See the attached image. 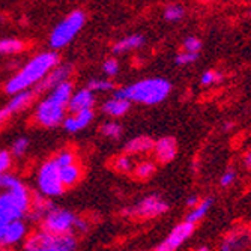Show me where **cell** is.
<instances>
[{
    "mask_svg": "<svg viewBox=\"0 0 251 251\" xmlns=\"http://www.w3.org/2000/svg\"><path fill=\"white\" fill-rule=\"evenodd\" d=\"M56 66H59V56L54 51L39 53L32 57L21 70L9 78L5 86L6 94L17 95L25 90L36 87Z\"/></svg>",
    "mask_w": 251,
    "mask_h": 251,
    "instance_id": "obj_1",
    "label": "cell"
},
{
    "mask_svg": "<svg viewBox=\"0 0 251 251\" xmlns=\"http://www.w3.org/2000/svg\"><path fill=\"white\" fill-rule=\"evenodd\" d=\"M170 90L172 84L166 78H146L119 89L115 97L126 100L129 102L153 105L163 102L169 97Z\"/></svg>",
    "mask_w": 251,
    "mask_h": 251,
    "instance_id": "obj_2",
    "label": "cell"
},
{
    "mask_svg": "<svg viewBox=\"0 0 251 251\" xmlns=\"http://www.w3.org/2000/svg\"><path fill=\"white\" fill-rule=\"evenodd\" d=\"M30 194L23 182L11 190L0 194V229L5 226L20 221L30 209Z\"/></svg>",
    "mask_w": 251,
    "mask_h": 251,
    "instance_id": "obj_3",
    "label": "cell"
},
{
    "mask_svg": "<svg viewBox=\"0 0 251 251\" xmlns=\"http://www.w3.org/2000/svg\"><path fill=\"white\" fill-rule=\"evenodd\" d=\"M77 247V241L73 233L66 235H54L39 230L32 233L26 242V251H74Z\"/></svg>",
    "mask_w": 251,
    "mask_h": 251,
    "instance_id": "obj_4",
    "label": "cell"
},
{
    "mask_svg": "<svg viewBox=\"0 0 251 251\" xmlns=\"http://www.w3.org/2000/svg\"><path fill=\"white\" fill-rule=\"evenodd\" d=\"M86 23V15L83 11H73L66 18H63L53 29L50 35V45L53 49H63L70 44Z\"/></svg>",
    "mask_w": 251,
    "mask_h": 251,
    "instance_id": "obj_5",
    "label": "cell"
},
{
    "mask_svg": "<svg viewBox=\"0 0 251 251\" xmlns=\"http://www.w3.org/2000/svg\"><path fill=\"white\" fill-rule=\"evenodd\" d=\"M75 223H77V217L71 211L54 206L41 220V227H42L41 230L54 235H66V233H73V230L75 229Z\"/></svg>",
    "mask_w": 251,
    "mask_h": 251,
    "instance_id": "obj_6",
    "label": "cell"
},
{
    "mask_svg": "<svg viewBox=\"0 0 251 251\" xmlns=\"http://www.w3.org/2000/svg\"><path fill=\"white\" fill-rule=\"evenodd\" d=\"M38 187L44 197H56L63 193L65 187L60 182L59 167L53 159H49L41 166L38 172Z\"/></svg>",
    "mask_w": 251,
    "mask_h": 251,
    "instance_id": "obj_7",
    "label": "cell"
},
{
    "mask_svg": "<svg viewBox=\"0 0 251 251\" xmlns=\"http://www.w3.org/2000/svg\"><path fill=\"white\" fill-rule=\"evenodd\" d=\"M169 211V204L156 194L146 196L132 208L124 209V215H132V217H140V218H153L158 215H163Z\"/></svg>",
    "mask_w": 251,
    "mask_h": 251,
    "instance_id": "obj_8",
    "label": "cell"
},
{
    "mask_svg": "<svg viewBox=\"0 0 251 251\" xmlns=\"http://www.w3.org/2000/svg\"><path fill=\"white\" fill-rule=\"evenodd\" d=\"M65 113L66 108L56 104L54 101H51L49 97L42 100L39 102V105L35 110V121L45 126V128H54L60 124H63L65 121Z\"/></svg>",
    "mask_w": 251,
    "mask_h": 251,
    "instance_id": "obj_9",
    "label": "cell"
},
{
    "mask_svg": "<svg viewBox=\"0 0 251 251\" xmlns=\"http://www.w3.org/2000/svg\"><path fill=\"white\" fill-rule=\"evenodd\" d=\"M194 232V224L182 223L177 224L175 229L170 232V235L156 247V251H175L180 244H184L187 238H190Z\"/></svg>",
    "mask_w": 251,
    "mask_h": 251,
    "instance_id": "obj_10",
    "label": "cell"
},
{
    "mask_svg": "<svg viewBox=\"0 0 251 251\" xmlns=\"http://www.w3.org/2000/svg\"><path fill=\"white\" fill-rule=\"evenodd\" d=\"M71 73H73V66L71 65H60V66H56L54 70L45 77L35 89H33V92L38 95V94H42V92H51V90L54 89V87H57L59 84H62V83H65V81H68V78H70V75H71Z\"/></svg>",
    "mask_w": 251,
    "mask_h": 251,
    "instance_id": "obj_11",
    "label": "cell"
},
{
    "mask_svg": "<svg viewBox=\"0 0 251 251\" xmlns=\"http://www.w3.org/2000/svg\"><path fill=\"white\" fill-rule=\"evenodd\" d=\"M35 92H33V89L30 90H25V92H20L17 95H12L11 101L6 104V107H3L2 110H0V124L5 122L11 115H14V113L23 110V108H26L35 98Z\"/></svg>",
    "mask_w": 251,
    "mask_h": 251,
    "instance_id": "obj_12",
    "label": "cell"
},
{
    "mask_svg": "<svg viewBox=\"0 0 251 251\" xmlns=\"http://www.w3.org/2000/svg\"><path fill=\"white\" fill-rule=\"evenodd\" d=\"M26 230H27L26 224L21 220L14 221V223L5 226L3 229H0V250L20 242L23 238L26 236Z\"/></svg>",
    "mask_w": 251,
    "mask_h": 251,
    "instance_id": "obj_13",
    "label": "cell"
},
{
    "mask_svg": "<svg viewBox=\"0 0 251 251\" xmlns=\"http://www.w3.org/2000/svg\"><path fill=\"white\" fill-rule=\"evenodd\" d=\"M95 104V97L94 92L86 89H80L78 92H75L68 104V110H70L73 115L78 111H84V110H92V105Z\"/></svg>",
    "mask_w": 251,
    "mask_h": 251,
    "instance_id": "obj_14",
    "label": "cell"
},
{
    "mask_svg": "<svg viewBox=\"0 0 251 251\" xmlns=\"http://www.w3.org/2000/svg\"><path fill=\"white\" fill-rule=\"evenodd\" d=\"M94 119V111L92 110H84V111H78L74 113L70 118H65L63 121V128L68 132H78L81 129H84L86 126H89V124Z\"/></svg>",
    "mask_w": 251,
    "mask_h": 251,
    "instance_id": "obj_15",
    "label": "cell"
},
{
    "mask_svg": "<svg viewBox=\"0 0 251 251\" xmlns=\"http://www.w3.org/2000/svg\"><path fill=\"white\" fill-rule=\"evenodd\" d=\"M153 151H155V155H156V158L159 159V161L169 163L175 158L176 151H177L176 140L173 139V137H163V139H159L155 143Z\"/></svg>",
    "mask_w": 251,
    "mask_h": 251,
    "instance_id": "obj_16",
    "label": "cell"
},
{
    "mask_svg": "<svg viewBox=\"0 0 251 251\" xmlns=\"http://www.w3.org/2000/svg\"><path fill=\"white\" fill-rule=\"evenodd\" d=\"M54 208V204L51 203V201H49L47 199H45L42 194H38L33 200H32V203H30V209H29V217H30V220H33V221H41L44 217H45V214L47 212H50L51 209Z\"/></svg>",
    "mask_w": 251,
    "mask_h": 251,
    "instance_id": "obj_17",
    "label": "cell"
},
{
    "mask_svg": "<svg viewBox=\"0 0 251 251\" xmlns=\"http://www.w3.org/2000/svg\"><path fill=\"white\" fill-rule=\"evenodd\" d=\"M73 95H74V92H73V84H71V81H65V83L59 84L57 87H54L51 90L49 98L51 101H54L56 104L68 108V104H70Z\"/></svg>",
    "mask_w": 251,
    "mask_h": 251,
    "instance_id": "obj_18",
    "label": "cell"
},
{
    "mask_svg": "<svg viewBox=\"0 0 251 251\" xmlns=\"http://www.w3.org/2000/svg\"><path fill=\"white\" fill-rule=\"evenodd\" d=\"M129 105H131L129 101L115 97V98H111V100H108V101L104 102L102 111L105 113V115H108V116L121 118V116H124L125 113L129 110Z\"/></svg>",
    "mask_w": 251,
    "mask_h": 251,
    "instance_id": "obj_19",
    "label": "cell"
},
{
    "mask_svg": "<svg viewBox=\"0 0 251 251\" xmlns=\"http://www.w3.org/2000/svg\"><path fill=\"white\" fill-rule=\"evenodd\" d=\"M143 44H145V38L142 35H131V36H126V38L121 39L119 42H116L115 47H113V53L122 54V53H126V51H131L135 49H140Z\"/></svg>",
    "mask_w": 251,
    "mask_h": 251,
    "instance_id": "obj_20",
    "label": "cell"
},
{
    "mask_svg": "<svg viewBox=\"0 0 251 251\" xmlns=\"http://www.w3.org/2000/svg\"><path fill=\"white\" fill-rule=\"evenodd\" d=\"M155 143L151 137L148 135H139L135 137V139L129 140L126 145H125V151L128 153H146L149 152L151 149H153Z\"/></svg>",
    "mask_w": 251,
    "mask_h": 251,
    "instance_id": "obj_21",
    "label": "cell"
},
{
    "mask_svg": "<svg viewBox=\"0 0 251 251\" xmlns=\"http://www.w3.org/2000/svg\"><path fill=\"white\" fill-rule=\"evenodd\" d=\"M59 176H60V182L63 187H73L75 182L80 179L81 176V170L78 167L77 163L71 164V166H66L59 169Z\"/></svg>",
    "mask_w": 251,
    "mask_h": 251,
    "instance_id": "obj_22",
    "label": "cell"
},
{
    "mask_svg": "<svg viewBox=\"0 0 251 251\" xmlns=\"http://www.w3.org/2000/svg\"><path fill=\"white\" fill-rule=\"evenodd\" d=\"M212 206V199L208 197V199H204L203 201H200L197 206L187 215V223L190 224H196L197 221H200L204 215L208 214V211L211 209Z\"/></svg>",
    "mask_w": 251,
    "mask_h": 251,
    "instance_id": "obj_23",
    "label": "cell"
},
{
    "mask_svg": "<svg viewBox=\"0 0 251 251\" xmlns=\"http://www.w3.org/2000/svg\"><path fill=\"white\" fill-rule=\"evenodd\" d=\"M25 44L18 39H0V54H14L23 50Z\"/></svg>",
    "mask_w": 251,
    "mask_h": 251,
    "instance_id": "obj_24",
    "label": "cell"
},
{
    "mask_svg": "<svg viewBox=\"0 0 251 251\" xmlns=\"http://www.w3.org/2000/svg\"><path fill=\"white\" fill-rule=\"evenodd\" d=\"M101 132L108 137V139H113V140H118L119 137L122 135V126L118 124V122H105L102 126H101Z\"/></svg>",
    "mask_w": 251,
    "mask_h": 251,
    "instance_id": "obj_25",
    "label": "cell"
},
{
    "mask_svg": "<svg viewBox=\"0 0 251 251\" xmlns=\"http://www.w3.org/2000/svg\"><path fill=\"white\" fill-rule=\"evenodd\" d=\"M244 244V236L239 233H230L221 245V251H233Z\"/></svg>",
    "mask_w": 251,
    "mask_h": 251,
    "instance_id": "obj_26",
    "label": "cell"
},
{
    "mask_svg": "<svg viewBox=\"0 0 251 251\" xmlns=\"http://www.w3.org/2000/svg\"><path fill=\"white\" fill-rule=\"evenodd\" d=\"M53 161L56 163V166H57L59 169H62V167H66V166L74 164V163H75V155H74V152H71V151H62V152H59V153L53 158Z\"/></svg>",
    "mask_w": 251,
    "mask_h": 251,
    "instance_id": "obj_27",
    "label": "cell"
},
{
    "mask_svg": "<svg viewBox=\"0 0 251 251\" xmlns=\"http://www.w3.org/2000/svg\"><path fill=\"white\" fill-rule=\"evenodd\" d=\"M113 87V83L108 81V80H92V81H89L87 84V89L90 90V92H108V90H111Z\"/></svg>",
    "mask_w": 251,
    "mask_h": 251,
    "instance_id": "obj_28",
    "label": "cell"
},
{
    "mask_svg": "<svg viewBox=\"0 0 251 251\" xmlns=\"http://www.w3.org/2000/svg\"><path fill=\"white\" fill-rule=\"evenodd\" d=\"M182 15H184V8L177 5H170L164 11V18L167 21H177L182 18Z\"/></svg>",
    "mask_w": 251,
    "mask_h": 251,
    "instance_id": "obj_29",
    "label": "cell"
},
{
    "mask_svg": "<svg viewBox=\"0 0 251 251\" xmlns=\"http://www.w3.org/2000/svg\"><path fill=\"white\" fill-rule=\"evenodd\" d=\"M27 148H29V140L26 137H20V139H17L12 145V155H15V156L25 155Z\"/></svg>",
    "mask_w": 251,
    "mask_h": 251,
    "instance_id": "obj_30",
    "label": "cell"
},
{
    "mask_svg": "<svg viewBox=\"0 0 251 251\" xmlns=\"http://www.w3.org/2000/svg\"><path fill=\"white\" fill-rule=\"evenodd\" d=\"M102 71L108 77H115L119 73V63H118V60L116 59H108V60H105L104 65H102Z\"/></svg>",
    "mask_w": 251,
    "mask_h": 251,
    "instance_id": "obj_31",
    "label": "cell"
},
{
    "mask_svg": "<svg viewBox=\"0 0 251 251\" xmlns=\"http://www.w3.org/2000/svg\"><path fill=\"white\" fill-rule=\"evenodd\" d=\"M153 172H155V166L152 163H149V161L139 164V166H137V169H135V175L139 176V177H142V179L149 177Z\"/></svg>",
    "mask_w": 251,
    "mask_h": 251,
    "instance_id": "obj_32",
    "label": "cell"
},
{
    "mask_svg": "<svg viewBox=\"0 0 251 251\" xmlns=\"http://www.w3.org/2000/svg\"><path fill=\"white\" fill-rule=\"evenodd\" d=\"M184 49H185L187 53H196V54H199V51L201 49V42L197 38L190 36V38H187L184 41Z\"/></svg>",
    "mask_w": 251,
    "mask_h": 251,
    "instance_id": "obj_33",
    "label": "cell"
},
{
    "mask_svg": "<svg viewBox=\"0 0 251 251\" xmlns=\"http://www.w3.org/2000/svg\"><path fill=\"white\" fill-rule=\"evenodd\" d=\"M131 167H132V163L128 155H121L115 159V169L119 172H128L131 170Z\"/></svg>",
    "mask_w": 251,
    "mask_h": 251,
    "instance_id": "obj_34",
    "label": "cell"
},
{
    "mask_svg": "<svg viewBox=\"0 0 251 251\" xmlns=\"http://www.w3.org/2000/svg\"><path fill=\"white\" fill-rule=\"evenodd\" d=\"M9 167H11V155L5 151H0V177L6 175Z\"/></svg>",
    "mask_w": 251,
    "mask_h": 251,
    "instance_id": "obj_35",
    "label": "cell"
},
{
    "mask_svg": "<svg viewBox=\"0 0 251 251\" xmlns=\"http://www.w3.org/2000/svg\"><path fill=\"white\" fill-rule=\"evenodd\" d=\"M197 57H199V54H196V53H187V51H184V53H180V54L176 56V63L177 65H188V63L196 62Z\"/></svg>",
    "mask_w": 251,
    "mask_h": 251,
    "instance_id": "obj_36",
    "label": "cell"
},
{
    "mask_svg": "<svg viewBox=\"0 0 251 251\" xmlns=\"http://www.w3.org/2000/svg\"><path fill=\"white\" fill-rule=\"evenodd\" d=\"M218 80H221V74H218L215 71H206L201 75V84H204V86L212 84V83H215Z\"/></svg>",
    "mask_w": 251,
    "mask_h": 251,
    "instance_id": "obj_37",
    "label": "cell"
},
{
    "mask_svg": "<svg viewBox=\"0 0 251 251\" xmlns=\"http://www.w3.org/2000/svg\"><path fill=\"white\" fill-rule=\"evenodd\" d=\"M233 180H235V172L229 170V172H226V173L221 176V179H220V184H221V187H229Z\"/></svg>",
    "mask_w": 251,
    "mask_h": 251,
    "instance_id": "obj_38",
    "label": "cell"
},
{
    "mask_svg": "<svg viewBox=\"0 0 251 251\" xmlns=\"http://www.w3.org/2000/svg\"><path fill=\"white\" fill-rule=\"evenodd\" d=\"M197 203H199V197H197V196H191V197H188V200H187V204H188V206H197Z\"/></svg>",
    "mask_w": 251,
    "mask_h": 251,
    "instance_id": "obj_39",
    "label": "cell"
},
{
    "mask_svg": "<svg viewBox=\"0 0 251 251\" xmlns=\"http://www.w3.org/2000/svg\"><path fill=\"white\" fill-rule=\"evenodd\" d=\"M245 164H247L248 169H251V152L245 156Z\"/></svg>",
    "mask_w": 251,
    "mask_h": 251,
    "instance_id": "obj_40",
    "label": "cell"
},
{
    "mask_svg": "<svg viewBox=\"0 0 251 251\" xmlns=\"http://www.w3.org/2000/svg\"><path fill=\"white\" fill-rule=\"evenodd\" d=\"M196 251H209V248H208V247H200V248H197Z\"/></svg>",
    "mask_w": 251,
    "mask_h": 251,
    "instance_id": "obj_41",
    "label": "cell"
},
{
    "mask_svg": "<svg viewBox=\"0 0 251 251\" xmlns=\"http://www.w3.org/2000/svg\"><path fill=\"white\" fill-rule=\"evenodd\" d=\"M155 251H156V250H155Z\"/></svg>",
    "mask_w": 251,
    "mask_h": 251,
    "instance_id": "obj_42",
    "label": "cell"
}]
</instances>
